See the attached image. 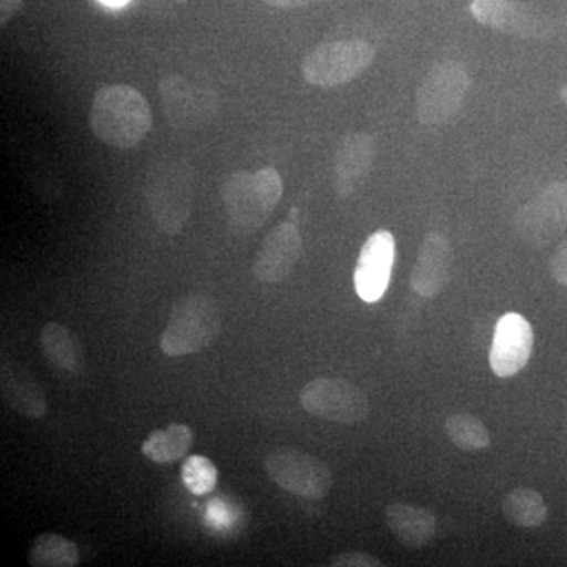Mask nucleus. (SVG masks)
Segmentation results:
<instances>
[{
  "label": "nucleus",
  "instance_id": "2eb2a0df",
  "mask_svg": "<svg viewBox=\"0 0 567 567\" xmlns=\"http://www.w3.org/2000/svg\"><path fill=\"white\" fill-rule=\"evenodd\" d=\"M453 260V246L445 235L439 233L425 235L410 276L412 289L424 298H434L442 293L446 284L450 282Z\"/></svg>",
  "mask_w": 567,
  "mask_h": 567
},
{
  "label": "nucleus",
  "instance_id": "6e6552de",
  "mask_svg": "<svg viewBox=\"0 0 567 567\" xmlns=\"http://www.w3.org/2000/svg\"><path fill=\"white\" fill-rule=\"evenodd\" d=\"M164 117L177 132L210 125L221 111L218 93L193 87L181 74H167L158 84Z\"/></svg>",
  "mask_w": 567,
  "mask_h": 567
},
{
  "label": "nucleus",
  "instance_id": "9d476101",
  "mask_svg": "<svg viewBox=\"0 0 567 567\" xmlns=\"http://www.w3.org/2000/svg\"><path fill=\"white\" fill-rule=\"evenodd\" d=\"M516 233L525 244L543 249L567 227V182H554L514 216Z\"/></svg>",
  "mask_w": 567,
  "mask_h": 567
},
{
  "label": "nucleus",
  "instance_id": "4468645a",
  "mask_svg": "<svg viewBox=\"0 0 567 567\" xmlns=\"http://www.w3.org/2000/svg\"><path fill=\"white\" fill-rule=\"evenodd\" d=\"M375 141L368 133L346 134L334 153V189L341 199L352 197L368 181L375 163Z\"/></svg>",
  "mask_w": 567,
  "mask_h": 567
},
{
  "label": "nucleus",
  "instance_id": "ddd939ff",
  "mask_svg": "<svg viewBox=\"0 0 567 567\" xmlns=\"http://www.w3.org/2000/svg\"><path fill=\"white\" fill-rule=\"evenodd\" d=\"M395 240L388 230H377L365 240L354 268V289L365 303H375L386 292L393 270Z\"/></svg>",
  "mask_w": 567,
  "mask_h": 567
},
{
  "label": "nucleus",
  "instance_id": "a878e982",
  "mask_svg": "<svg viewBox=\"0 0 567 567\" xmlns=\"http://www.w3.org/2000/svg\"><path fill=\"white\" fill-rule=\"evenodd\" d=\"M550 271L555 281L567 286V238L558 246L550 260Z\"/></svg>",
  "mask_w": 567,
  "mask_h": 567
},
{
  "label": "nucleus",
  "instance_id": "b1692460",
  "mask_svg": "<svg viewBox=\"0 0 567 567\" xmlns=\"http://www.w3.org/2000/svg\"><path fill=\"white\" fill-rule=\"evenodd\" d=\"M182 481L193 495H207L215 491L218 484V468L210 458L196 454L183 462Z\"/></svg>",
  "mask_w": 567,
  "mask_h": 567
},
{
  "label": "nucleus",
  "instance_id": "0eeeda50",
  "mask_svg": "<svg viewBox=\"0 0 567 567\" xmlns=\"http://www.w3.org/2000/svg\"><path fill=\"white\" fill-rule=\"evenodd\" d=\"M264 468L276 486L300 498L320 499L333 487V473L322 458L297 450L278 447L264 461Z\"/></svg>",
  "mask_w": 567,
  "mask_h": 567
},
{
  "label": "nucleus",
  "instance_id": "20e7f679",
  "mask_svg": "<svg viewBox=\"0 0 567 567\" xmlns=\"http://www.w3.org/2000/svg\"><path fill=\"white\" fill-rule=\"evenodd\" d=\"M221 331V315L212 295L189 293L178 298L169 312L159 349L171 358L186 357L212 346Z\"/></svg>",
  "mask_w": 567,
  "mask_h": 567
},
{
  "label": "nucleus",
  "instance_id": "412c9836",
  "mask_svg": "<svg viewBox=\"0 0 567 567\" xmlns=\"http://www.w3.org/2000/svg\"><path fill=\"white\" fill-rule=\"evenodd\" d=\"M503 517L518 528L543 527L548 518L544 496L532 487H516L503 498Z\"/></svg>",
  "mask_w": 567,
  "mask_h": 567
},
{
  "label": "nucleus",
  "instance_id": "bb28decb",
  "mask_svg": "<svg viewBox=\"0 0 567 567\" xmlns=\"http://www.w3.org/2000/svg\"><path fill=\"white\" fill-rule=\"evenodd\" d=\"M22 7H24V0H0V25L6 28L20 13Z\"/></svg>",
  "mask_w": 567,
  "mask_h": 567
},
{
  "label": "nucleus",
  "instance_id": "4be33fe9",
  "mask_svg": "<svg viewBox=\"0 0 567 567\" xmlns=\"http://www.w3.org/2000/svg\"><path fill=\"white\" fill-rule=\"evenodd\" d=\"M28 563L32 567H76L81 563L80 547L59 533H41L32 543Z\"/></svg>",
  "mask_w": 567,
  "mask_h": 567
},
{
  "label": "nucleus",
  "instance_id": "f3484780",
  "mask_svg": "<svg viewBox=\"0 0 567 567\" xmlns=\"http://www.w3.org/2000/svg\"><path fill=\"white\" fill-rule=\"evenodd\" d=\"M388 528L406 548H423L436 535V517L425 507L393 503L385 509Z\"/></svg>",
  "mask_w": 567,
  "mask_h": 567
},
{
  "label": "nucleus",
  "instance_id": "7ed1b4c3",
  "mask_svg": "<svg viewBox=\"0 0 567 567\" xmlns=\"http://www.w3.org/2000/svg\"><path fill=\"white\" fill-rule=\"evenodd\" d=\"M145 200L153 221L163 234H182L192 218L194 173L181 159L155 164L145 178Z\"/></svg>",
  "mask_w": 567,
  "mask_h": 567
},
{
  "label": "nucleus",
  "instance_id": "aec40b11",
  "mask_svg": "<svg viewBox=\"0 0 567 567\" xmlns=\"http://www.w3.org/2000/svg\"><path fill=\"white\" fill-rule=\"evenodd\" d=\"M194 443V432L188 424L173 423L151 432L142 443L141 451L155 464H175L188 456Z\"/></svg>",
  "mask_w": 567,
  "mask_h": 567
},
{
  "label": "nucleus",
  "instance_id": "1a4fd4ad",
  "mask_svg": "<svg viewBox=\"0 0 567 567\" xmlns=\"http://www.w3.org/2000/svg\"><path fill=\"white\" fill-rule=\"evenodd\" d=\"M306 412L320 420L357 424L369 415L368 395L360 386L342 379H316L300 391Z\"/></svg>",
  "mask_w": 567,
  "mask_h": 567
},
{
  "label": "nucleus",
  "instance_id": "39448f33",
  "mask_svg": "<svg viewBox=\"0 0 567 567\" xmlns=\"http://www.w3.org/2000/svg\"><path fill=\"white\" fill-rule=\"evenodd\" d=\"M375 50L364 40H338L319 44L301 62L308 84L331 89L360 76L374 62Z\"/></svg>",
  "mask_w": 567,
  "mask_h": 567
},
{
  "label": "nucleus",
  "instance_id": "cd10ccee",
  "mask_svg": "<svg viewBox=\"0 0 567 567\" xmlns=\"http://www.w3.org/2000/svg\"><path fill=\"white\" fill-rule=\"evenodd\" d=\"M262 2L274 7V9L289 10L309 6V3L316 2V0H262Z\"/></svg>",
  "mask_w": 567,
  "mask_h": 567
},
{
  "label": "nucleus",
  "instance_id": "f03ea898",
  "mask_svg": "<svg viewBox=\"0 0 567 567\" xmlns=\"http://www.w3.org/2000/svg\"><path fill=\"white\" fill-rule=\"evenodd\" d=\"M282 194L281 174L275 167L230 174L223 183L221 200L233 233L245 237L262 229Z\"/></svg>",
  "mask_w": 567,
  "mask_h": 567
},
{
  "label": "nucleus",
  "instance_id": "393cba45",
  "mask_svg": "<svg viewBox=\"0 0 567 567\" xmlns=\"http://www.w3.org/2000/svg\"><path fill=\"white\" fill-rule=\"evenodd\" d=\"M330 566L334 567H382V561L365 551H342L330 558Z\"/></svg>",
  "mask_w": 567,
  "mask_h": 567
},
{
  "label": "nucleus",
  "instance_id": "c85d7f7f",
  "mask_svg": "<svg viewBox=\"0 0 567 567\" xmlns=\"http://www.w3.org/2000/svg\"><path fill=\"white\" fill-rule=\"evenodd\" d=\"M559 96H561V102L567 106V84L561 89V92H559Z\"/></svg>",
  "mask_w": 567,
  "mask_h": 567
},
{
  "label": "nucleus",
  "instance_id": "c756f323",
  "mask_svg": "<svg viewBox=\"0 0 567 567\" xmlns=\"http://www.w3.org/2000/svg\"><path fill=\"white\" fill-rule=\"evenodd\" d=\"M104 2L111 3V6H117V3L125 2V0H104Z\"/></svg>",
  "mask_w": 567,
  "mask_h": 567
},
{
  "label": "nucleus",
  "instance_id": "f257e3e1",
  "mask_svg": "<svg viewBox=\"0 0 567 567\" xmlns=\"http://www.w3.org/2000/svg\"><path fill=\"white\" fill-rule=\"evenodd\" d=\"M152 123L151 104L132 85H104L93 95L89 125L96 140L110 147H136L151 132Z\"/></svg>",
  "mask_w": 567,
  "mask_h": 567
},
{
  "label": "nucleus",
  "instance_id": "5701e85b",
  "mask_svg": "<svg viewBox=\"0 0 567 567\" xmlns=\"http://www.w3.org/2000/svg\"><path fill=\"white\" fill-rule=\"evenodd\" d=\"M445 431L451 443L466 453L487 450L492 443L486 424L472 413H456L447 417Z\"/></svg>",
  "mask_w": 567,
  "mask_h": 567
},
{
  "label": "nucleus",
  "instance_id": "9b49d317",
  "mask_svg": "<svg viewBox=\"0 0 567 567\" xmlns=\"http://www.w3.org/2000/svg\"><path fill=\"white\" fill-rule=\"evenodd\" d=\"M303 254V237L297 224L279 223L264 238L252 265L254 278L262 284H281L289 278Z\"/></svg>",
  "mask_w": 567,
  "mask_h": 567
},
{
  "label": "nucleus",
  "instance_id": "dca6fc26",
  "mask_svg": "<svg viewBox=\"0 0 567 567\" xmlns=\"http://www.w3.org/2000/svg\"><path fill=\"white\" fill-rule=\"evenodd\" d=\"M0 395L3 404L21 416L40 420L48 413L47 393L39 380L10 358L0 363Z\"/></svg>",
  "mask_w": 567,
  "mask_h": 567
},
{
  "label": "nucleus",
  "instance_id": "a211bd4d",
  "mask_svg": "<svg viewBox=\"0 0 567 567\" xmlns=\"http://www.w3.org/2000/svg\"><path fill=\"white\" fill-rule=\"evenodd\" d=\"M470 10L477 22L494 31L524 39L537 33L535 14L513 0H473Z\"/></svg>",
  "mask_w": 567,
  "mask_h": 567
},
{
  "label": "nucleus",
  "instance_id": "6ab92c4d",
  "mask_svg": "<svg viewBox=\"0 0 567 567\" xmlns=\"http://www.w3.org/2000/svg\"><path fill=\"white\" fill-rule=\"evenodd\" d=\"M41 352L52 365L69 374L84 371V350L78 336L69 327L59 322L44 324L40 334Z\"/></svg>",
  "mask_w": 567,
  "mask_h": 567
},
{
  "label": "nucleus",
  "instance_id": "f8f14e48",
  "mask_svg": "<svg viewBox=\"0 0 567 567\" xmlns=\"http://www.w3.org/2000/svg\"><path fill=\"white\" fill-rule=\"evenodd\" d=\"M535 333L524 316L507 312L496 322L488 363L496 377L518 374L532 357Z\"/></svg>",
  "mask_w": 567,
  "mask_h": 567
},
{
  "label": "nucleus",
  "instance_id": "423d86ee",
  "mask_svg": "<svg viewBox=\"0 0 567 567\" xmlns=\"http://www.w3.org/2000/svg\"><path fill=\"white\" fill-rule=\"evenodd\" d=\"M468 71L462 63H435L416 92V117L423 125H442L461 110L468 92Z\"/></svg>",
  "mask_w": 567,
  "mask_h": 567
}]
</instances>
